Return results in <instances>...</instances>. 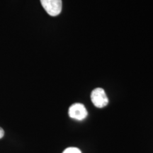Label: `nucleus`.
I'll return each mask as SVG.
<instances>
[{"label":"nucleus","mask_w":153,"mask_h":153,"mask_svg":"<svg viewBox=\"0 0 153 153\" xmlns=\"http://www.w3.org/2000/svg\"><path fill=\"white\" fill-rule=\"evenodd\" d=\"M91 99L93 104L97 108H103L108 104V99L102 88H96L91 91Z\"/></svg>","instance_id":"nucleus-2"},{"label":"nucleus","mask_w":153,"mask_h":153,"mask_svg":"<svg viewBox=\"0 0 153 153\" xmlns=\"http://www.w3.org/2000/svg\"><path fill=\"white\" fill-rule=\"evenodd\" d=\"M41 5L51 16H56L62 11V0H41Z\"/></svg>","instance_id":"nucleus-1"},{"label":"nucleus","mask_w":153,"mask_h":153,"mask_svg":"<svg viewBox=\"0 0 153 153\" xmlns=\"http://www.w3.org/2000/svg\"><path fill=\"white\" fill-rule=\"evenodd\" d=\"M62 153H82L79 149L76 148H68L63 151Z\"/></svg>","instance_id":"nucleus-4"},{"label":"nucleus","mask_w":153,"mask_h":153,"mask_svg":"<svg viewBox=\"0 0 153 153\" xmlns=\"http://www.w3.org/2000/svg\"><path fill=\"white\" fill-rule=\"evenodd\" d=\"M68 113L70 118L77 120H84L88 115L85 106L80 103H75L72 104L69 108Z\"/></svg>","instance_id":"nucleus-3"},{"label":"nucleus","mask_w":153,"mask_h":153,"mask_svg":"<svg viewBox=\"0 0 153 153\" xmlns=\"http://www.w3.org/2000/svg\"><path fill=\"white\" fill-rule=\"evenodd\" d=\"M4 135V130L0 127V139L2 138Z\"/></svg>","instance_id":"nucleus-5"}]
</instances>
